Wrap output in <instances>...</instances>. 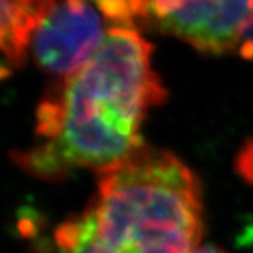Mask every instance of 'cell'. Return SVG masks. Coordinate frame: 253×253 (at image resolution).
<instances>
[{
  "label": "cell",
  "instance_id": "cell-4",
  "mask_svg": "<svg viewBox=\"0 0 253 253\" xmlns=\"http://www.w3.org/2000/svg\"><path fill=\"white\" fill-rule=\"evenodd\" d=\"M143 20L162 32L185 40L197 50L218 55L241 46L253 25V0L147 2Z\"/></svg>",
  "mask_w": 253,
  "mask_h": 253
},
{
  "label": "cell",
  "instance_id": "cell-6",
  "mask_svg": "<svg viewBox=\"0 0 253 253\" xmlns=\"http://www.w3.org/2000/svg\"><path fill=\"white\" fill-rule=\"evenodd\" d=\"M55 247L57 253H116L101 238L92 208L58 226L55 230Z\"/></svg>",
  "mask_w": 253,
  "mask_h": 253
},
{
  "label": "cell",
  "instance_id": "cell-8",
  "mask_svg": "<svg viewBox=\"0 0 253 253\" xmlns=\"http://www.w3.org/2000/svg\"><path fill=\"white\" fill-rule=\"evenodd\" d=\"M241 52H243V55L247 57V58H253V25L250 26V29L247 31L246 34V37L240 46Z\"/></svg>",
  "mask_w": 253,
  "mask_h": 253
},
{
  "label": "cell",
  "instance_id": "cell-9",
  "mask_svg": "<svg viewBox=\"0 0 253 253\" xmlns=\"http://www.w3.org/2000/svg\"><path fill=\"white\" fill-rule=\"evenodd\" d=\"M192 253H227V252L216 246H198Z\"/></svg>",
  "mask_w": 253,
  "mask_h": 253
},
{
  "label": "cell",
  "instance_id": "cell-2",
  "mask_svg": "<svg viewBox=\"0 0 253 253\" xmlns=\"http://www.w3.org/2000/svg\"><path fill=\"white\" fill-rule=\"evenodd\" d=\"M92 209L101 238L116 253H192L202 238L200 182L164 150L142 145L99 171Z\"/></svg>",
  "mask_w": 253,
  "mask_h": 253
},
{
  "label": "cell",
  "instance_id": "cell-5",
  "mask_svg": "<svg viewBox=\"0 0 253 253\" xmlns=\"http://www.w3.org/2000/svg\"><path fill=\"white\" fill-rule=\"evenodd\" d=\"M47 2H0V52L12 64L25 60Z\"/></svg>",
  "mask_w": 253,
  "mask_h": 253
},
{
  "label": "cell",
  "instance_id": "cell-1",
  "mask_svg": "<svg viewBox=\"0 0 253 253\" xmlns=\"http://www.w3.org/2000/svg\"><path fill=\"white\" fill-rule=\"evenodd\" d=\"M151 52L137 29L108 28L93 58L43 101L37 130L46 142L19 154V164L55 178L78 167L102 171L139 150L143 116L167 99Z\"/></svg>",
  "mask_w": 253,
  "mask_h": 253
},
{
  "label": "cell",
  "instance_id": "cell-7",
  "mask_svg": "<svg viewBox=\"0 0 253 253\" xmlns=\"http://www.w3.org/2000/svg\"><path fill=\"white\" fill-rule=\"evenodd\" d=\"M238 169L247 180H253V142H250L241 151L238 159Z\"/></svg>",
  "mask_w": 253,
  "mask_h": 253
},
{
  "label": "cell",
  "instance_id": "cell-3",
  "mask_svg": "<svg viewBox=\"0 0 253 253\" xmlns=\"http://www.w3.org/2000/svg\"><path fill=\"white\" fill-rule=\"evenodd\" d=\"M107 31L96 5L81 0L47 2L29 47L43 70L66 80L93 58Z\"/></svg>",
  "mask_w": 253,
  "mask_h": 253
}]
</instances>
